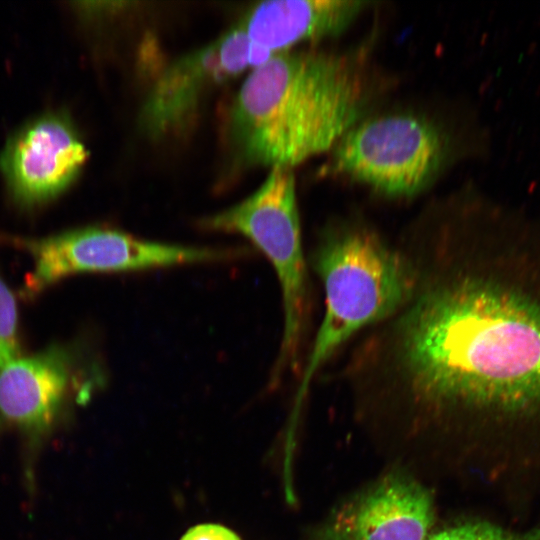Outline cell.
<instances>
[{"mask_svg":"<svg viewBox=\"0 0 540 540\" xmlns=\"http://www.w3.org/2000/svg\"><path fill=\"white\" fill-rule=\"evenodd\" d=\"M273 54L253 44L236 24L206 46L170 63L147 94L140 124L159 138L175 132L192 118L210 88L252 70Z\"/></svg>","mask_w":540,"mask_h":540,"instance_id":"cell-8","label":"cell"},{"mask_svg":"<svg viewBox=\"0 0 540 540\" xmlns=\"http://www.w3.org/2000/svg\"><path fill=\"white\" fill-rule=\"evenodd\" d=\"M87 149L63 113H47L19 129L0 156L13 197L35 205L63 192L86 162Z\"/></svg>","mask_w":540,"mask_h":540,"instance_id":"cell-10","label":"cell"},{"mask_svg":"<svg viewBox=\"0 0 540 540\" xmlns=\"http://www.w3.org/2000/svg\"><path fill=\"white\" fill-rule=\"evenodd\" d=\"M367 96L352 56L281 52L243 81L230 111V136L248 164L293 168L333 148L358 122Z\"/></svg>","mask_w":540,"mask_h":540,"instance_id":"cell-2","label":"cell"},{"mask_svg":"<svg viewBox=\"0 0 540 540\" xmlns=\"http://www.w3.org/2000/svg\"><path fill=\"white\" fill-rule=\"evenodd\" d=\"M19 356L17 305L13 293L0 276V371Z\"/></svg>","mask_w":540,"mask_h":540,"instance_id":"cell-12","label":"cell"},{"mask_svg":"<svg viewBox=\"0 0 540 540\" xmlns=\"http://www.w3.org/2000/svg\"><path fill=\"white\" fill-rule=\"evenodd\" d=\"M444 139L430 121L408 113L357 122L334 146L329 168L391 197L423 190L444 159Z\"/></svg>","mask_w":540,"mask_h":540,"instance_id":"cell-6","label":"cell"},{"mask_svg":"<svg viewBox=\"0 0 540 540\" xmlns=\"http://www.w3.org/2000/svg\"><path fill=\"white\" fill-rule=\"evenodd\" d=\"M209 230L246 237L270 261L281 291L283 331L272 378L298 376L303 366L310 302L292 168L272 167L243 201L203 221Z\"/></svg>","mask_w":540,"mask_h":540,"instance_id":"cell-4","label":"cell"},{"mask_svg":"<svg viewBox=\"0 0 540 540\" xmlns=\"http://www.w3.org/2000/svg\"><path fill=\"white\" fill-rule=\"evenodd\" d=\"M366 5L355 0H270L256 4L237 25L253 44L275 55L341 32Z\"/></svg>","mask_w":540,"mask_h":540,"instance_id":"cell-11","label":"cell"},{"mask_svg":"<svg viewBox=\"0 0 540 540\" xmlns=\"http://www.w3.org/2000/svg\"><path fill=\"white\" fill-rule=\"evenodd\" d=\"M434 520L431 492L395 469L345 498L306 540H426Z\"/></svg>","mask_w":540,"mask_h":540,"instance_id":"cell-9","label":"cell"},{"mask_svg":"<svg viewBox=\"0 0 540 540\" xmlns=\"http://www.w3.org/2000/svg\"><path fill=\"white\" fill-rule=\"evenodd\" d=\"M180 540H241L239 536L219 524H201L189 529Z\"/></svg>","mask_w":540,"mask_h":540,"instance_id":"cell-13","label":"cell"},{"mask_svg":"<svg viewBox=\"0 0 540 540\" xmlns=\"http://www.w3.org/2000/svg\"><path fill=\"white\" fill-rule=\"evenodd\" d=\"M32 258L24 291L39 293L70 274L127 272L246 256L243 248H207L148 241L106 227L89 226L40 239H12Z\"/></svg>","mask_w":540,"mask_h":540,"instance_id":"cell-5","label":"cell"},{"mask_svg":"<svg viewBox=\"0 0 540 540\" xmlns=\"http://www.w3.org/2000/svg\"><path fill=\"white\" fill-rule=\"evenodd\" d=\"M103 376L97 362L72 346L52 345L19 356L0 371V423L36 440L56 423L72 396L87 398Z\"/></svg>","mask_w":540,"mask_h":540,"instance_id":"cell-7","label":"cell"},{"mask_svg":"<svg viewBox=\"0 0 540 540\" xmlns=\"http://www.w3.org/2000/svg\"><path fill=\"white\" fill-rule=\"evenodd\" d=\"M311 266L322 283L324 312L302 366L298 405L319 370L349 340L388 316L409 283L397 243L359 221L327 227L313 249Z\"/></svg>","mask_w":540,"mask_h":540,"instance_id":"cell-3","label":"cell"},{"mask_svg":"<svg viewBox=\"0 0 540 540\" xmlns=\"http://www.w3.org/2000/svg\"><path fill=\"white\" fill-rule=\"evenodd\" d=\"M397 245L407 291L341 369L358 420L448 448L540 419V217L470 197Z\"/></svg>","mask_w":540,"mask_h":540,"instance_id":"cell-1","label":"cell"}]
</instances>
